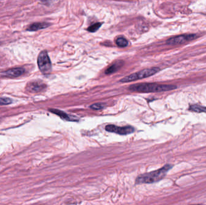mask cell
Listing matches in <instances>:
<instances>
[{"label":"cell","mask_w":206,"mask_h":205,"mask_svg":"<svg viewBox=\"0 0 206 205\" xmlns=\"http://www.w3.org/2000/svg\"><path fill=\"white\" fill-rule=\"evenodd\" d=\"M172 167V165L166 164L161 169L157 170L142 174L136 178V183L139 185L144 183H153L159 182L165 177L168 171L171 169Z\"/></svg>","instance_id":"6da1fadb"},{"label":"cell","mask_w":206,"mask_h":205,"mask_svg":"<svg viewBox=\"0 0 206 205\" xmlns=\"http://www.w3.org/2000/svg\"><path fill=\"white\" fill-rule=\"evenodd\" d=\"M177 89L173 85L159 84L156 83H140L135 84L130 86L129 89L133 91L142 93H153L170 91Z\"/></svg>","instance_id":"7a4b0ae2"},{"label":"cell","mask_w":206,"mask_h":205,"mask_svg":"<svg viewBox=\"0 0 206 205\" xmlns=\"http://www.w3.org/2000/svg\"><path fill=\"white\" fill-rule=\"evenodd\" d=\"M159 71H160V69L158 67H152L148 68V69H145L140 72L132 73L127 77H124L120 80V82L128 83L133 81L148 78L149 77L155 74L156 73H157Z\"/></svg>","instance_id":"3957f363"},{"label":"cell","mask_w":206,"mask_h":205,"mask_svg":"<svg viewBox=\"0 0 206 205\" xmlns=\"http://www.w3.org/2000/svg\"><path fill=\"white\" fill-rule=\"evenodd\" d=\"M37 65L41 72L43 74H48L51 71V63L46 51L40 52L37 57Z\"/></svg>","instance_id":"277c9868"},{"label":"cell","mask_w":206,"mask_h":205,"mask_svg":"<svg viewBox=\"0 0 206 205\" xmlns=\"http://www.w3.org/2000/svg\"><path fill=\"white\" fill-rule=\"evenodd\" d=\"M197 37V35L196 34L180 35L173 37L172 38L168 39L166 41V43L169 45H180L195 39Z\"/></svg>","instance_id":"5b68a950"},{"label":"cell","mask_w":206,"mask_h":205,"mask_svg":"<svg viewBox=\"0 0 206 205\" xmlns=\"http://www.w3.org/2000/svg\"><path fill=\"white\" fill-rule=\"evenodd\" d=\"M105 130L110 132H114L120 135H127L132 134L134 131L133 127L131 126L120 127L113 125H109L105 126Z\"/></svg>","instance_id":"8992f818"},{"label":"cell","mask_w":206,"mask_h":205,"mask_svg":"<svg viewBox=\"0 0 206 205\" xmlns=\"http://www.w3.org/2000/svg\"><path fill=\"white\" fill-rule=\"evenodd\" d=\"M25 70L22 67H15L9 69L3 73V76L9 78H16L21 76Z\"/></svg>","instance_id":"52a82bcc"},{"label":"cell","mask_w":206,"mask_h":205,"mask_svg":"<svg viewBox=\"0 0 206 205\" xmlns=\"http://www.w3.org/2000/svg\"><path fill=\"white\" fill-rule=\"evenodd\" d=\"M46 88V85L41 83L33 82L28 84L27 86V89L30 92H39L44 90Z\"/></svg>","instance_id":"ba28073f"},{"label":"cell","mask_w":206,"mask_h":205,"mask_svg":"<svg viewBox=\"0 0 206 205\" xmlns=\"http://www.w3.org/2000/svg\"><path fill=\"white\" fill-rule=\"evenodd\" d=\"M49 26H50V24L46 22H36L31 24L27 28V30L30 31V32H34V31H37L47 28Z\"/></svg>","instance_id":"9c48e42d"},{"label":"cell","mask_w":206,"mask_h":205,"mask_svg":"<svg viewBox=\"0 0 206 205\" xmlns=\"http://www.w3.org/2000/svg\"><path fill=\"white\" fill-rule=\"evenodd\" d=\"M49 111L51 112V113L58 115L61 118V119H63V120H68V121H77L76 119H75L74 117H73L72 116H70L61 111L55 110V109H49Z\"/></svg>","instance_id":"30bf717a"},{"label":"cell","mask_w":206,"mask_h":205,"mask_svg":"<svg viewBox=\"0 0 206 205\" xmlns=\"http://www.w3.org/2000/svg\"><path fill=\"white\" fill-rule=\"evenodd\" d=\"M122 65V62L121 61H118L115 64L112 65L111 66H110L109 68H107V70L105 71V73L106 74H111L112 73H114L116 72Z\"/></svg>","instance_id":"8fae6325"},{"label":"cell","mask_w":206,"mask_h":205,"mask_svg":"<svg viewBox=\"0 0 206 205\" xmlns=\"http://www.w3.org/2000/svg\"><path fill=\"white\" fill-rule=\"evenodd\" d=\"M189 110L194 112H197V113H206V107L199 106V105H191L189 108Z\"/></svg>","instance_id":"7c38bea8"},{"label":"cell","mask_w":206,"mask_h":205,"mask_svg":"<svg viewBox=\"0 0 206 205\" xmlns=\"http://www.w3.org/2000/svg\"><path fill=\"white\" fill-rule=\"evenodd\" d=\"M116 42L117 45L120 47H126L128 45L127 40L124 37H118Z\"/></svg>","instance_id":"4fadbf2b"},{"label":"cell","mask_w":206,"mask_h":205,"mask_svg":"<svg viewBox=\"0 0 206 205\" xmlns=\"http://www.w3.org/2000/svg\"><path fill=\"white\" fill-rule=\"evenodd\" d=\"M101 23H96L95 24L92 25V26H90L88 28H87V30L89 31L90 32H95L97 31L101 27Z\"/></svg>","instance_id":"5bb4252c"},{"label":"cell","mask_w":206,"mask_h":205,"mask_svg":"<svg viewBox=\"0 0 206 205\" xmlns=\"http://www.w3.org/2000/svg\"><path fill=\"white\" fill-rule=\"evenodd\" d=\"M12 103V100L8 97H0V105H9Z\"/></svg>","instance_id":"9a60e30c"},{"label":"cell","mask_w":206,"mask_h":205,"mask_svg":"<svg viewBox=\"0 0 206 205\" xmlns=\"http://www.w3.org/2000/svg\"><path fill=\"white\" fill-rule=\"evenodd\" d=\"M91 108L95 110H99L104 108V105L101 103H97L92 105L91 106Z\"/></svg>","instance_id":"2e32d148"},{"label":"cell","mask_w":206,"mask_h":205,"mask_svg":"<svg viewBox=\"0 0 206 205\" xmlns=\"http://www.w3.org/2000/svg\"><path fill=\"white\" fill-rule=\"evenodd\" d=\"M191 205H203V204H191Z\"/></svg>","instance_id":"e0dca14e"}]
</instances>
